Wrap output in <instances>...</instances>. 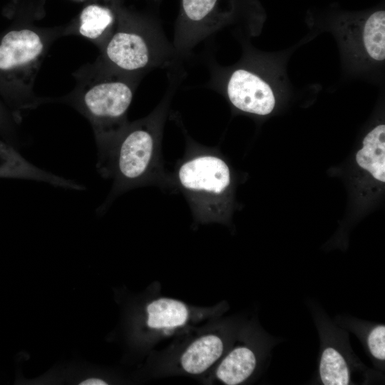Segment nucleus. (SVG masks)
Listing matches in <instances>:
<instances>
[{
    "label": "nucleus",
    "instance_id": "obj_1",
    "mask_svg": "<svg viewBox=\"0 0 385 385\" xmlns=\"http://www.w3.org/2000/svg\"><path fill=\"white\" fill-rule=\"evenodd\" d=\"M180 66L170 68L165 95L146 118L128 123L106 151L98 157L101 175L113 180L108 200L151 178L157 167L162 130L175 91L184 77Z\"/></svg>",
    "mask_w": 385,
    "mask_h": 385
},
{
    "label": "nucleus",
    "instance_id": "obj_2",
    "mask_svg": "<svg viewBox=\"0 0 385 385\" xmlns=\"http://www.w3.org/2000/svg\"><path fill=\"white\" fill-rule=\"evenodd\" d=\"M143 74L128 73L114 68L82 93L78 107L90 121L103 155L117 135L127 125V113L135 88Z\"/></svg>",
    "mask_w": 385,
    "mask_h": 385
},
{
    "label": "nucleus",
    "instance_id": "obj_3",
    "mask_svg": "<svg viewBox=\"0 0 385 385\" xmlns=\"http://www.w3.org/2000/svg\"><path fill=\"white\" fill-rule=\"evenodd\" d=\"M175 178L201 217H227L232 205V179L228 165L220 156L210 150L190 154L178 165Z\"/></svg>",
    "mask_w": 385,
    "mask_h": 385
},
{
    "label": "nucleus",
    "instance_id": "obj_4",
    "mask_svg": "<svg viewBox=\"0 0 385 385\" xmlns=\"http://www.w3.org/2000/svg\"><path fill=\"white\" fill-rule=\"evenodd\" d=\"M43 51L42 38L31 29L0 36V93L15 112L24 108L21 94L33 83Z\"/></svg>",
    "mask_w": 385,
    "mask_h": 385
},
{
    "label": "nucleus",
    "instance_id": "obj_5",
    "mask_svg": "<svg viewBox=\"0 0 385 385\" xmlns=\"http://www.w3.org/2000/svg\"><path fill=\"white\" fill-rule=\"evenodd\" d=\"M237 10L236 0H180L172 43L179 60L231 22Z\"/></svg>",
    "mask_w": 385,
    "mask_h": 385
},
{
    "label": "nucleus",
    "instance_id": "obj_6",
    "mask_svg": "<svg viewBox=\"0 0 385 385\" xmlns=\"http://www.w3.org/2000/svg\"><path fill=\"white\" fill-rule=\"evenodd\" d=\"M225 89L231 104L242 112L267 115L274 108L276 99L271 86L250 68L233 70L227 77Z\"/></svg>",
    "mask_w": 385,
    "mask_h": 385
},
{
    "label": "nucleus",
    "instance_id": "obj_7",
    "mask_svg": "<svg viewBox=\"0 0 385 385\" xmlns=\"http://www.w3.org/2000/svg\"><path fill=\"white\" fill-rule=\"evenodd\" d=\"M339 26L343 38L354 54L374 61L384 60V10L344 19Z\"/></svg>",
    "mask_w": 385,
    "mask_h": 385
},
{
    "label": "nucleus",
    "instance_id": "obj_8",
    "mask_svg": "<svg viewBox=\"0 0 385 385\" xmlns=\"http://www.w3.org/2000/svg\"><path fill=\"white\" fill-rule=\"evenodd\" d=\"M321 349L318 374L324 385H347L352 384L354 361L348 354L346 346L337 338L336 328H325L320 324ZM338 331V330H337Z\"/></svg>",
    "mask_w": 385,
    "mask_h": 385
},
{
    "label": "nucleus",
    "instance_id": "obj_9",
    "mask_svg": "<svg viewBox=\"0 0 385 385\" xmlns=\"http://www.w3.org/2000/svg\"><path fill=\"white\" fill-rule=\"evenodd\" d=\"M0 178L34 180L75 190L84 189V186L78 183L36 166L25 158L11 143L1 138Z\"/></svg>",
    "mask_w": 385,
    "mask_h": 385
},
{
    "label": "nucleus",
    "instance_id": "obj_10",
    "mask_svg": "<svg viewBox=\"0 0 385 385\" xmlns=\"http://www.w3.org/2000/svg\"><path fill=\"white\" fill-rule=\"evenodd\" d=\"M224 343L215 334H207L195 340L183 352L180 363L185 371L200 374L208 369L222 356Z\"/></svg>",
    "mask_w": 385,
    "mask_h": 385
},
{
    "label": "nucleus",
    "instance_id": "obj_11",
    "mask_svg": "<svg viewBox=\"0 0 385 385\" xmlns=\"http://www.w3.org/2000/svg\"><path fill=\"white\" fill-rule=\"evenodd\" d=\"M257 365V353L250 346H238L222 360L217 369L216 376L225 384L238 385L253 374Z\"/></svg>",
    "mask_w": 385,
    "mask_h": 385
},
{
    "label": "nucleus",
    "instance_id": "obj_12",
    "mask_svg": "<svg viewBox=\"0 0 385 385\" xmlns=\"http://www.w3.org/2000/svg\"><path fill=\"white\" fill-rule=\"evenodd\" d=\"M360 168L369 173L374 179L385 182V125L379 124L370 130L363 139L362 148L356 154Z\"/></svg>",
    "mask_w": 385,
    "mask_h": 385
},
{
    "label": "nucleus",
    "instance_id": "obj_13",
    "mask_svg": "<svg viewBox=\"0 0 385 385\" xmlns=\"http://www.w3.org/2000/svg\"><path fill=\"white\" fill-rule=\"evenodd\" d=\"M148 326L152 329L173 328L183 325L188 317L186 305L178 300L160 298L147 307Z\"/></svg>",
    "mask_w": 385,
    "mask_h": 385
},
{
    "label": "nucleus",
    "instance_id": "obj_14",
    "mask_svg": "<svg viewBox=\"0 0 385 385\" xmlns=\"http://www.w3.org/2000/svg\"><path fill=\"white\" fill-rule=\"evenodd\" d=\"M113 21L114 15L109 8L89 5L81 14L78 32L83 36L94 40L102 36L112 26Z\"/></svg>",
    "mask_w": 385,
    "mask_h": 385
},
{
    "label": "nucleus",
    "instance_id": "obj_15",
    "mask_svg": "<svg viewBox=\"0 0 385 385\" xmlns=\"http://www.w3.org/2000/svg\"><path fill=\"white\" fill-rule=\"evenodd\" d=\"M354 331L376 366L381 368L385 361V325L384 324H354Z\"/></svg>",
    "mask_w": 385,
    "mask_h": 385
},
{
    "label": "nucleus",
    "instance_id": "obj_16",
    "mask_svg": "<svg viewBox=\"0 0 385 385\" xmlns=\"http://www.w3.org/2000/svg\"><path fill=\"white\" fill-rule=\"evenodd\" d=\"M14 120H16L11 111L0 101V134L7 135L12 130Z\"/></svg>",
    "mask_w": 385,
    "mask_h": 385
}]
</instances>
